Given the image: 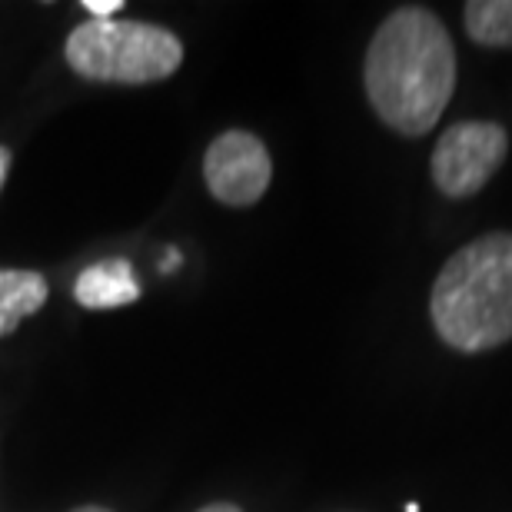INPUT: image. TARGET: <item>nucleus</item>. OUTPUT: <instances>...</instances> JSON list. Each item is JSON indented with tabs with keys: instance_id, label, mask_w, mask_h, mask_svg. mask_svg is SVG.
<instances>
[{
	"instance_id": "f03ea898",
	"label": "nucleus",
	"mask_w": 512,
	"mask_h": 512,
	"mask_svg": "<svg viewBox=\"0 0 512 512\" xmlns=\"http://www.w3.org/2000/svg\"><path fill=\"white\" fill-rule=\"evenodd\" d=\"M439 340L486 353L512 340V233H486L456 250L429 293Z\"/></svg>"
},
{
	"instance_id": "9b49d317",
	"label": "nucleus",
	"mask_w": 512,
	"mask_h": 512,
	"mask_svg": "<svg viewBox=\"0 0 512 512\" xmlns=\"http://www.w3.org/2000/svg\"><path fill=\"white\" fill-rule=\"evenodd\" d=\"M200 512H243V509L233 506V503H210V506H203Z\"/></svg>"
},
{
	"instance_id": "20e7f679",
	"label": "nucleus",
	"mask_w": 512,
	"mask_h": 512,
	"mask_svg": "<svg viewBox=\"0 0 512 512\" xmlns=\"http://www.w3.org/2000/svg\"><path fill=\"white\" fill-rule=\"evenodd\" d=\"M509 153V137L496 120H459L436 140L429 173L439 193L469 200L496 177Z\"/></svg>"
},
{
	"instance_id": "423d86ee",
	"label": "nucleus",
	"mask_w": 512,
	"mask_h": 512,
	"mask_svg": "<svg viewBox=\"0 0 512 512\" xmlns=\"http://www.w3.org/2000/svg\"><path fill=\"white\" fill-rule=\"evenodd\" d=\"M74 300L84 310H120L140 300V280L133 263L124 256L114 260H100L87 266L74 283Z\"/></svg>"
},
{
	"instance_id": "39448f33",
	"label": "nucleus",
	"mask_w": 512,
	"mask_h": 512,
	"mask_svg": "<svg viewBox=\"0 0 512 512\" xmlns=\"http://www.w3.org/2000/svg\"><path fill=\"white\" fill-rule=\"evenodd\" d=\"M203 180L223 207H253L273 183L270 150L250 130L220 133L203 153Z\"/></svg>"
},
{
	"instance_id": "f257e3e1",
	"label": "nucleus",
	"mask_w": 512,
	"mask_h": 512,
	"mask_svg": "<svg viewBox=\"0 0 512 512\" xmlns=\"http://www.w3.org/2000/svg\"><path fill=\"white\" fill-rule=\"evenodd\" d=\"M363 84L389 130L426 137L456 90V50L443 20L426 7L393 10L366 47Z\"/></svg>"
},
{
	"instance_id": "6e6552de",
	"label": "nucleus",
	"mask_w": 512,
	"mask_h": 512,
	"mask_svg": "<svg viewBox=\"0 0 512 512\" xmlns=\"http://www.w3.org/2000/svg\"><path fill=\"white\" fill-rule=\"evenodd\" d=\"M463 24L473 44L512 50V0H469Z\"/></svg>"
},
{
	"instance_id": "7ed1b4c3",
	"label": "nucleus",
	"mask_w": 512,
	"mask_h": 512,
	"mask_svg": "<svg viewBox=\"0 0 512 512\" xmlns=\"http://www.w3.org/2000/svg\"><path fill=\"white\" fill-rule=\"evenodd\" d=\"M67 67L97 84H160L183 64V44L173 30L147 20H94L70 30Z\"/></svg>"
},
{
	"instance_id": "ddd939ff",
	"label": "nucleus",
	"mask_w": 512,
	"mask_h": 512,
	"mask_svg": "<svg viewBox=\"0 0 512 512\" xmlns=\"http://www.w3.org/2000/svg\"><path fill=\"white\" fill-rule=\"evenodd\" d=\"M70 512H110L104 506H80V509H70Z\"/></svg>"
},
{
	"instance_id": "f8f14e48",
	"label": "nucleus",
	"mask_w": 512,
	"mask_h": 512,
	"mask_svg": "<svg viewBox=\"0 0 512 512\" xmlns=\"http://www.w3.org/2000/svg\"><path fill=\"white\" fill-rule=\"evenodd\" d=\"M180 263V253L177 250H167V260H163V266H160V270L163 273H170L173 270V266H177Z\"/></svg>"
},
{
	"instance_id": "9d476101",
	"label": "nucleus",
	"mask_w": 512,
	"mask_h": 512,
	"mask_svg": "<svg viewBox=\"0 0 512 512\" xmlns=\"http://www.w3.org/2000/svg\"><path fill=\"white\" fill-rule=\"evenodd\" d=\"M10 150L7 147H0V190H4V183H7V173H10Z\"/></svg>"
},
{
	"instance_id": "0eeeda50",
	"label": "nucleus",
	"mask_w": 512,
	"mask_h": 512,
	"mask_svg": "<svg viewBox=\"0 0 512 512\" xmlns=\"http://www.w3.org/2000/svg\"><path fill=\"white\" fill-rule=\"evenodd\" d=\"M50 286L37 270H0V340L17 330L20 320L44 310Z\"/></svg>"
},
{
	"instance_id": "1a4fd4ad",
	"label": "nucleus",
	"mask_w": 512,
	"mask_h": 512,
	"mask_svg": "<svg viewBox=\"0 0 512 512\" xmlns=\"http://www.w3.org/2000/svg\"><path fill=\"white\" fill-rule=\"evenodd\" d=\"M80 7L94 14V20H114V14L124 10V0H84Z\"/></svg>"
}]
</instances>
